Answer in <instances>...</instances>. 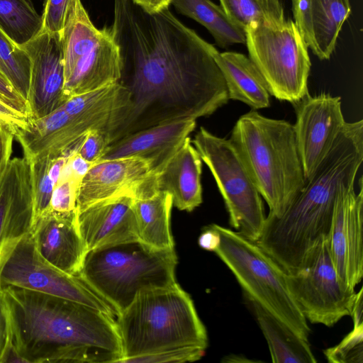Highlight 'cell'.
Wrapping results in <instances>:
<instances>
[{"label":"cell","instance_id":"6da1fadb","mask_svg":"<svg viewBox=\"0 0 363 363\" xmlns=\"http://www.w3.org/2000/svg\"><path fill=\"white\" fill-rule=\"evenodd\" d=\"M111 28L122 60L119 82L131 100L111 143L157 125L196 121L228 102L218 50L169 9L148 14L131 0H114Z\"/></svg>","mask_w":363,"mask_h":363},{"label":"cell","instance_id":"7a4b0ae2","mask_svg":"<svg viewBox=\"0 0 363 363\" xmlns=\"http://www.w3.org/2000/svg\"><path fill=\"white\" fill-rule=\"evenodd\" d=\"M11 362L118 363L116 318L86 305L12 286L0 288Z\"/></svg>","mask_w":363,"mask_h":363},{"label":"cell","instance_id":"3957f363","mask_svg":"<svg viewBox=\"0 0 363 363\" xmlns=\"http://www.w3.org/2000/svg\"><path fill=\"white\" fill-rule=\"evenodd\" d=\"M363 161V120L347 123L330 150L279 216L268 214L256 243L286 272L328 236L340 189L354 184Z\"/></svg>","mask_w":363,"mask_h":363},{"label":"cell","instance_id":"277c9868","mask_svg":"<svg viewBox=\"0 0 363 363\" xmlns=\"http://www.w3.org/2000/svg\"><path fill=\"white\" fill-rule=\"evenodd\" d=\"M230 139L267 202L268 214L281 216L306 182L294 125L252 110L239 118Z\"/></svg>","mask_w":363,"mask_h":363},{"label":"cell","instance_id":"5b68a950","mask_svg":"<svg viewBox=\"0 0 363 363\" xmlns=\"http://www.w3.org/2000/svg\"><path fill=\"white\" fill-rule=\"evenodd\" d=\"M124 360L178 347L206 350L208 336L190 295L176 284L138 294L116 318Z\"/></svg>","mask_w":363,"mask_h":363},{"label":"cell","instance_id":"8992f818","mask_svg":"<svg viewBox=\"0 0 363 363\" xmlns=\"http://www.w3.org/2000/svg\"><path fill=\"white\" fill-rule=\"evenodd\" d=\"M177 264L174 248L138 240L87 252L79 275L119 314L140 292L176 284Z\"/></svg>","mask_w":363,"mask_h":363},{"label":"cell","instance_id":"52a82bcc","mask_svg":"<svg viewBox=\"0 0 363 363\" xmlns=\"http://www.w3.org/2000/svg\"><path fill=\"white\" fill-rule=\"evenodd\" d=\"M211 225L219 235L214 252L233 273L246 300L257 303L308 340L311 329L289 289L286 272L255 242L233 229Z\"/></svg>","mask_w":363,"mask_h":363},{"label":"cell","instance_id":"ba28073f","mask_svg":"<svg viewBox=\"0 0 363 363\" xmlns=\"http://www.w3.org/2000/svg\"><path fill=\"white\" fill-rule=\"evenodd\" d=\"M245 35L250 58L270 95L293 104L308 94L311 63L292 20L252 24L245 29Z\"/></svg>","mask_w":363,"mask_h":363},{"label":"cell","instance_id":"9c48e42d","mask_svg":"<svg viewBox=\"0 0 363 363\" xmlns=\"http://www.w3.org/2000/svg\"><path fill=\"white\" fill-rule=\"evenodd\" d=\"M64 96L70 97L120 81L122 60L111 28H96L81 2L62 34Z\"/></svg>","mask_w":363,"mask_h":363},{"label":"cell","instance_id":"30bf717a","mask_svg":"<svg viewBox=\"0 0 363 363\" xmlns=\"http://www.w3.org/2000/svg\"><path fill=\"white\" fill-rule=\"evenodd\" d=\"M224 200L233 230L257 242L266 215L262 198L230 139L201 127L191 140Z\"/></svg>","mask_w":363,"mask_h":363},{"label":"cell","instance_id":"8fae6325","mask_svg":"<svg viewBox=\"0 0 363 363\" xmlns=\"http://www.w3.org/2000/svg\"><path fill=\"white\" fill-rule=\"evenodd\" d=\"M286 282L308 322L332 327L345 316H350L356 292L341 281L328 237H322L309 250L295 272L286 273Z\"/></svg>","mask_w":363,"mask_h":363},{"label":"cell","instance_id":"7c38bea8","mask_svg":"<svg viewBox=\"0 0 363 363\" xmlns=\"http://www.w3.org/2000/svg\"><path fill=\"white\" fill-rule=\"evenodd\" d=\"M2 286H12L73 301L116 318L118 312L79 274L62 271L38 251L30 232L18 244L1 275Z\"/></svg>","mask_w":363,"mask_h":363},{"label":"cell","instance_id":"4fadbf2b","mask_svg":"<svg viewBox=\"0 0 363 363\" xmlns=\"http://www.w3.org/2000/svg\"><path fill=\"white\" fill-rule=\"evenodd\" d=\"M293 106L296 140L307 179L328 155L346 122L340 96L308 93Z\"/></svg>","mask_w":363,"mask_h":363},{"label":"cell","instance_id":"5bb4252c","mask_svg":"<svg viewBox=\"0 0 363 363\" xmlns=\"http://www.w3.org/2000/svg\"><path fill=\"white\" fill-rule=\"evenodd\" d=\"M357 194L354 184L343 186L337 194L328 236L331 257L342 283L354 290L363 277V184Z\"/></svg>","mask_w":363,"mask_h":363},{"label":"cell","instance_id":"9a60e30c","mask_svg":"<svg viewBox=\"0 0 363 363\" xmlns=\"http://www.w3.org/2000/svg\"><path fill=\"white\" fill-rule=\"evenodd\" d=\"M33 221L31 162L24 156L13 157L0 175V288L4 265Z\"/></svg>","mask_w":363,"mask_h":363},{"label":"cell","instance_id":"2e32d148","mask_svg":"<svg viewBox=\"0 0 363 363\" xmlns=\"http://www.w3.org/2000/svg\"><path fill=\"white\" fill-rule=\"evenodd\" d=\"M21 48L28 53L31 62L28 100L31 121L45 116L65 102L62 35L42 28Z\"/></svg>","mask_w":363,"mask_h":363},{"label":"cell","instance_id":"e0dca14e","mask_svg":"<svg viewBox=\"0 0 363 363\" xmlns=\"http://www.w3.org/2000/svg\"><path fill=\"white\" fill-rule=\"evenodd\" d=\"M133 196L122 194L76 212V224L87 252L138 240Z\"/></svg>","mask_w":363,"mask_h":363},{"label":"cell","instance_id":"ac0fdd59","mask_svg":"<svg viewBox=\"0 0 363 363\" xmlns=\"http://www.w3.org/2000/svg\"><path fill=\"white\" fill-rule=\"evenodd\" d=\"M149 162L135 157L101 160L91 164L78 184L76 212L96 202L130 194L149 174Z\"/></svg>","mask_w":363,"mask_h":363},{"label":"cell","instance_id":"d6986e66","mask_svg":"<svg viewBox=\"0 0 363 363\" xmlns=\"http://www.w3.org/2000/svg\"><path fill=\"white\" fill-rule=\"evenodd\" d=\"M196 126V121L164 123L140 130L111 143L99 160L135 157L147 160L157 173Z\"/></svg>","mask_w":363,"mask_h":363},{"label":"cell","instance_id":"ffe728a7","mask_svg":"<svg viewBox=\"0 0 363 363\" xmlns=\"http://www.w3.org/2000/svg\"><path fill=\"white\" fill-rule=\"evenodd\" d=\"M292 11L307 48L320 60L330 59L351 13L350 0H292Z\"/></svg>","mask_w":363,"mask_h":363},{"label":"cell","instance_id":"44dd1931","mask_svg":"<svg viewBox=\"0 0 363 363\" xmlns=\"http://www.w3.org/2000/svg\"><path fill=\"white\" fill-rule=\"evenodd\" d=\"M87 131L60 106L44 117L30 121L14 138L22 146L24 157L33 161L47 156H72Z\"/></svg>","mask_w":363,"mask_h":363},{"label":"cell","instance_id":"7402d4cb","mask_svg":"<svg viewBox=\"0 0 363 363\" xmlns=\"http://www.w3.org/2000/svg\"><path fill=\"white\" fill-rule=\"evenodd\" d=\"M85 130H96L110 136L125 120L131 106L130 94L120 82L75 95L62 106Z\"/></svg>","mask_w":363,"mask_h":363},{"label":"cell","instance_id":"603a6c76","mask_svg":"<svg viewBox=\"0 0 363 363\" xmlns=\"http://www.w3.org/2000/svg\"><path fill=\"white\" fill-rule=\"evenodd\" d=\"M41 255L51 264L79 274L87 252L76 224V213L52 211L38 218L30 230Z\"/></svg>","mask_w":363,"mask_h":363},{"label":"cell","instance_id":"cb8c5ba5","mask_svg":"<svg viewBox=\"0 0 363 363\" xmlns=\"http://www.w3.org/2000/svg\"><path fill=\"white\" fill-rule=\"evenodd\" d=\"M202 160L187 137L182 145L156 174H152L157 189L168 193L173 206L191 212L203 201Z\"/></svg>","mask_w":363,"mask_h":363},{"label":"cell","instance_id":"d4e9b609","mask_svg":"<svg viewBox=\"0 0 363 363\" xmlns=\"http://www.w3.org/2000/svg\"><path fill=\"white\" fill-rule=\"evenodd\" d=\"M228 89L229 99L241 101L257 110L270 106V94L261 73L246 55L236 52L213 55Z\"/></svg>","mask_w":363,"mask_h":363},{"label":"cell","instance_id":"484cf974","mask_svg":"<svg viewBox=\"0 0 363 363\" xmlns=\"http://www.w3.org/2000/svg\"><path fill=\"white\" fill-rule=\"evenodd\" d=\"M138 239L155 249H174L170 230L171 196L161 191L133 197Z\"/></svg>","mask_w":363,"mask_h":363},{"label":"cell","instance_id":"4316f807","mask_svg":"<svg viewBox=\"0 0 363 363\" xmlns=\"http://www.w3.org/2000/svg\"><path fill=\"white\" fill-rule=\"evenodd\" d=\"M268 344L274 363H315L308 340L298 336L257 303L247 300Z\"/></svg>","mask_w":363,"mask_h":363},{"label":"cell","instance_id":"83f0119b","mask_svg":"<svg viewBox=\"0 0 363 363\" xmlns=\"http://www.w3.org/2000/svg\"><path fill=\"white\" fill-rule=\"evenodd\" d=\"M172 4L177 12L204 26L219 47L245 43V30L211 0H172Z\"/></svg>","mask_w":363,"mask_h":363},{"label":"cell","instance_id":"f1b7e54d","mask_svg":"<svg viewBox=\"0 0 363 363\" xmlns=\"http://www.w3.org/2000/svg\"><path fill=\"white\" fill-rule=\"evenodd\" d=\"M43 28L42 16L30 0H0V30L21 47Z\"/></svg>","mask_w":363,"mask_h":363},{"label":"cell","instance_id":"f546056e","mask_svg":"<svg viewBox=\"0 0 363 363\" xmlns=\"http://www.w3.org/2000/svg\"><path fill=\"white\" fill-rule=\"evenodd\" d=\"M0 72L28 102L31 74L30 57L1 30Z\"/></svg>","mask_w":363,"mask_h":363},{"label":"cell","instance_id":"4dcf8cb0","mask_svg":"<svg viewBox=\"0 0 363 363\" xmlns=\"http://www.w3.org/2000/svg\"><path fill=\"white\" fill-rule=\"evenodd\" d=\"M220 3L227 15L245 30L252 24L285 19L279 0H220Z\"/></svg>","mask_w":363,"mask_h":363},{"label":"cell","instance_id":"1f68e13d","mask_svg":"<svg viewBox=\"0 0 363 363\" xmlns=\"http://www.w3.org/2000/svg\"><path fill=\"white\" fill-rule=\"evenodd\" d=\"M50 156L31 162L32 186L34 207V222L50 210V203L55 184L49 175Z\"/></svg>","mask_w":363,"mask_h":363},{"label":"cell","instance_id":"d6a6232c","mask_svg":"<svg viewBox=\"0 0 363 363\" xmlns=\"http://www.w3.org/2000/svg\"><path fill=\"white\" fill-rule=\"evenodd\" d=\"M323 353L331 363H362L363 325L353 326L339 344L325 350Z\"/></svg>","mask_w":363,"mask_h":363},{"label":"cell","instance_id":"836d02e7","mask_svg":"<svg viewBox=\"0 0 363 363\" xmlns=\"http://www.w3.org/2000/svg\"><path fill=\"white\" fill-rule=\"evenodd\" d=\"M79 181L67 167H63L52 194L49 211L63 215L75 213L77 190Z\"/></svg>","mask_w":363,"mask_h":363},{"label":"cell","instance_id":"e575fe53","mask_svg":"<svg viewBox=\"0 0 363 363\" xmlns=\"http://www.w3.org/2000/svg\"><path fill=\"white\" fill-rule=\"evenodd\" d=\"M81 0H46L42 16L43 29L62 34Z\"/></svg>","mask_w":363,"mask_h":363},{"label":"cell","instance_id":"d590c367","mask_svg":"<svg viewBox=\"0 0 363 363\" xmlns=\"http://www.w3.org/2000/svg\"><path fill=\"white\" fill-rule=\"evenodd\" d=\"M205 351V349L199 347H178L131 357L123 363L191 362L199 360Z\"/></svg>","mask_w":363,"mask_h":363},{"label":"cell","instance_id":"8d00e7d4","mask_svg":"<svg viewBox=\"0 0 363 363\" xmlns=\"http://www.w3.org/2000/svg\"><path fill=\"white\" fill-rule=\"evenodd\" d=\"M110 136L96 130H89L84 135L77 154L88 163L98 162L111 144Z\"/></svg>","mask_w":363,"mask_h":363},{"label":"cell","instance_id":"74e56055","mask_svg":"<svg viewBox=\"0 0 363 363\" xmlns=\"http://www.w3.org/2000/svg\"><path fill=\"white\" fill-rule=\"evenodd\" d=\"M0 99L30 120L28 103L14 89L8 80L0 74Z\"/></svg>","mask_w":363,"mask_h":363},{"label":"cell","instance_id":"f35d334b","mask_svg":"<svg viewBox=\"0 0 363 363\" xmlns=\"http://www.w3.org/2000/svg\"><path fill=\"white\" fill-rule=\"evenodd\" d=\"M0 122L8 126L15 135L27 128L29 118L0 99Z\"/></svg>","mask_w":363,"mask_h":363},{"label":"cell","instance_id":"ab89813d","mask_svg":"<svg viewBox=\"0 0 363 363\" xmlns=\"http://www.w3.org/2000/svg\"><path fill=\"white\" fill-rule=\"evenodd\" d=\"M13 138L12 130L0 122V175L11 159Z\"/></svg>","mask_w":363,"mask_h":363},{"label":"cell","instance_id":"60d3db41","mask_svg":"<svg viewBox=\"0 0 363 363\" xmlns=\"http://www.w3.org/2000/svg\"><path fill=\"white\" fill-rule=\"evenodd\" d=\"M219 235L216 230L211 226L207 225L203 228V231L199 238V245L203 250L214 252L218 246Z\"/></svg>","mask_w":363,"mask_h":363},{"label":"cell","instance_id":"b9f144b4","mask_svg":"<svg viewBox=\"0 0 363 363\" xmlns=\"http://www.w3.org/2000/svg\"><path fill=\"white\" fill-rule=\"evenodd\" d=\"M172 0H131L148 14H156L169 9Z\"/></svg>","mask_w":363,"mask_h":363},{"label":"cell","instance_id":"7bdbcfd3","mask_svg":"<svg viewBox=\"0 0 363 363\" xmlns=\"http://www.w3.org/2000/svg\"><path fill=\"white\" fill-rule=\"evenodd\" d=\"M8 344L6 319L0 301V362H5Z\"/></svg>","mask_w":363,"mask_h":363},{"label":"cell","instance_id":"ee69618b","mask_svg":"<svg viewBox=\"0 0 363 363\" xmlns=\"http://www.w3.org/2000/svg\"><path fill=\"white\" fill-rule=\"evenodd\" d=\"M362 291L363 289L361 288L359 291L356 293V297L354 299V302L352 306V312L350 316L352 318L353 326H360L363 325L362 321V307H363V300H362Z\"/></svg>","mask_w":363,"mask_h":363},{"label":"cell","instance_id":"f6af8a7d","mask_svg":"<svg viewBox=\"0 0 363 363\" xmlns=\"http://www.w3.org/2000/svg\"><path fill=\"white\" fill-rule=\"evenodd\" d=\"M0 74H1V75H2L1 72H0ZM2 76H3V75H2ZM3 77H4V76H3Z\"/></svg>","mask_w":363,"mask_h":363}]
</instances>
